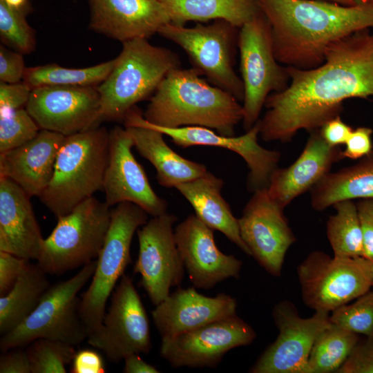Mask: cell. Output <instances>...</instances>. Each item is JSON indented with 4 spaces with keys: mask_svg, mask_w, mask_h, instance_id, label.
Masks as SVG:
<instances>
[{
    "mask_svg": "<svg viewBox=\"0 0 373 373\" xmlns=\"http://www.w3.org/2000/svg\"><path fill=\"white\" fill-rule=\"evenodd\" d=\"M286 70L289 85L267 97L260 119L265 142H289L300 130H318L338 116L345 99L373 96V29L331 44L324 62L316 68Z\"/></svg>",
    "mask_w": 373,
    "mask_h": 373,
    "instance_id": "6da1fadb",
    "label": "cell"
},
{
    "mask_svg": "<svg viewBox=\"0 0 373 373\" xmlns=\"http://www.w3.org/2000/svg\"><path fill=\"white\" fill-rule=\"evenodd\" d=\"M271 28L276 60L303 70L324 62L333 42L373 29V0L345 6L322 0H258Z\"/></svg>",
    "mask_w": 373,
    "mask_h": 373,
    "instance_id": "7a4b0ae2",
    "label": "cell"
},
{
    "mask_svg": "<svg viewBox=\"0 0 373 373\" xmlns=\"http://www.w3.org/2000/svg\"><path fill=\"white\" fill-rule=\"evenodd\" d=\"M201 75L193 67L171 70L151 97L144 118L160 127L204 126L234 136L235 127L243 119L242 105Z\"/></svg>",
    "mask_w": 373,
    "mask_h": 373,
    "instance_id": "3957f363",
    "label": "cell"
},
{
    "mask_svg": "<svg viewBox=\"0 0 373 373\" xmlns=\"http://www.w3.org/2000/svg\"><path fill=\"white\" fill-rule=\"evenodd\" d=\"M108 149L109 131L104 127L65 137L52 178L39 197L57 218L103 189Z\"/></svg>",
    "mask_w": 373,
    "mask_h": 373,
    "instance_id": "277c9868",
    "label": "cell"
},
{
    "mask_svg": "<svg viewBox=\"0 0 373 373\" xmlns=\"http://www.w3.org/2000/svg\"><path fill=\"white\" fill-rule=\"evenodd\" d=\"M172 50L137 38L122 43L108 77L97 86L100 95V122L122 121L138 102L153 95L165 76L180 68Z\"/></svg>",
    "mask_w": 373,
    "mask_h": 373,
    "instance_id": "5b68a950",
    "label": "cell"
},
{
    "mask_svg": "<svg viewBox=\"0 0 373 373\" xmlns=\"http://www.w3.org/2000/svg\"><path fill=\"white\" fill-rule=\"evenodd\" d=\"M96 260L84 265L72 278L50 286L35 310L17 327L1 335L0 350L24 347L38 338L77 345L88 336L79 314L78 292L92 278Z\"/></svg>",
    "mask_w": 373,
    "mask_h": 373,
    "instance_id": "8992f818",
    "label": "cell"
},
{
    "mask_svg": "<svg viewBox=\"0 0 373 373\" xmlns=\"http://www.w3.org/2000/svg\"><path fill=\"white\" fill-rule=\"evenodd\" d=\"M111 218L106 202L93 196L57 218L44 240L37 264L48 274H61L96 259L103 247Z\"/></svg>",
    "mask_w": 373,
    "mask_h": 373,
    "instance_id": "52a82bcc",
    "label": "cell"
},
{
    "mask_svg": "<svg viewBox=\"0 0 373 373\" xmlns=\"http://www.w3.org/2000/svg\"><path fill=\"white\" fill-rule=\"evenodd\" d=\"M148 216L143 209L130 202H120L111 210L110 226L96 260L91 283L79 305V314L88 335L103 321L107 300L131 262L133 235L147 222Z\"/></svg>",
    "mask_w": 373,
    "mask_h": 373,
    "instance_id": "ba28073f",
    "label": "cell"
},
{
    "mask_svg": "<svg viewBox=\"0 0 373 373\" xmlns=\"http://www.w3.org/2000/svg\"><path fill=\"white\" fill-rule=\"evenodd\" d=\"M237 28L225 20L217 19L210 24L198 23L189 28L169 23L157 34L180 46L193 67L209 83L240 102L244 99V86L233 68L239 33Z\"/></svg>",
    "mask_w": 373,
    "mask_h": 373,
    "instance_id": "9c48e42d",
    "label": "cell"
},
{
    "mask_svg": "<svg viewBox=\"0 0 373 373\" xmlns=\"http://www.w3.org/2000/svg\"><path fill=\"white\" fill-rule=\"evenodd\" d=\"M238 46L244 86L242 122L247 131L259 119L270 93L285 90L290 78L275 57L271 26L262 11L240 28Z\"/></svg>",
    "mask_w": 373,
    "mask_h": 373,
    "instance_id": "30bf717a",
    "label": "cell"
},
{
    "mask_svg": "<svg viewBox=\"0 0 373 373\" xmlns=\"http://www.w3.org/2000/svg\"><path fill=\"white\" fill-rule=\"evenodd\" d=\"M302 298L315 312H332L372 287V262L311 252L297 267Z\"/></svg>",
    "mask_w": 373,
    "mask_h": 373,
    "instance_id": "8fae6325",
    "label": "cell"
},
{
    "mask_svg": "<svg viewBox=\"0 0 373 373\" xmlns=\"http://www.w3.org/2000/svg\"><path fill=\"white\" fill-rule=\"evenodd\" d=\"M108 360L119 363L131 354H147L152 347L149 318L132 278L123 275L114 289L100 326L87 338Z\"/></svg>",
    "mask_w": 373,
    "mask_h": 373,
    "instance_id": "7c38bea8",
    "label": "cell"
},
{
    "mask_svg": "<svg viewBox=\"0 0 373 373\" xmlns=\"http://www.w3.org/2000/svg\"><path fill=\"white\" fill-rule=\"evenodd\" d=\"M125 128L146 126L161 131L170 137L174 144L188 148L193 146L221 147L238 154L245 161L249 169L247 188L250 191L267 188L270 177L278 168L280 153L266 149L258 142L260 135V119L244 135L238 137L225 136L204 126L164 128L149 123L136 107L126 114Z\"/></svg>",
    "mask_w": 373,
    "mask_h": 373,
    "instance_id": "4fadbf2b",
    "label": "cell"
},
{
    "mask_svg": "<svg viewBox=\"0 0 373 373\" xmlns=\"http://www.w3.org/2000/svg\"><path fill=\"white\" fill-rule=\"evenodd\" d=\"M279 334L250 368L252 373H308L309 357L320 333L330 324L329 313L302 318L291 302L283 300L272 312Z\"/></svg>",
    "mask_w": 373,
    "mask_h": 373,
    "instance_id": "5bb4252c",
    "label": "cell"
},
{
    "mask_svg": "<svg viewBox=\"0 0 373 373\" xmlns=\"http://www.w3.org/2000/svg\"><path fill=\"white\" fill-rule=\"evenodd\" d=\"M177 217L166 212L153 216L137 230L139 254L134 273L151 301L157 305L182 281L184 267L174 238Z\"/></svg>",
    "mask_w": 373,
    "mask_h": 373,
    "instance_id": "9a60e30c",
    "label": "cell"
},
{
    "mask_svg": "<svg viewBox=\"0 0 373 373\" xmlns=\"http://www.w3.org/2000/svg\"><path fill=\"white\" fill-rule=\"evenodd\" d=\"M254 329L236 314L162 338L161 356L173 367H216L229 350L251 344Z\"/></svg>",
    "mask_w": 373,
    "mask_h": 373,
    "instance_id": "2e32d148",
    "label": "cell"
},
{
    "mask_svg": "<svg viewBox=\"0 0 373 373\" xmlns=\"http://www.w3.org/2000/svg\"><path fill=\"white\" fill-rule=\"evenodd\" d=\"M238 218L240 236L251 256L273 276H280L285 254L296 239L283 213V208L258 189Z\"/></svg>",
    "mask_w": 373,
    "mask_h": 373,
    "instance_id": "e0dca14e",
    "label": "cell"
},
{
    "mask_svg": "<svg viewBox=\"0 0 373 373\" xmlns=\"http://www.w3.org/2000/svg\"><path fill=\"white\" fill-rule=\"evenodd\" d=\"M40 129L73 135L100 123L97 86H42L32 89L25 107Z\"/></svg>",
    "mask_w": 373,
    "mask_h": 373,
    "instance_id": "ac0fdd59",
    "label": "cell"
},
{
    "mask_svg": "<svg viewBox=\"0 0 373 373\" xmlns=\"http://www.w3.org/2000/svg\"><path fill=\"white\" fill-rule=\"evenodd\" d=\"M133 146L126 128L115 126L109 131L108 159L102 189L105 202L110 207L130 202L152 216L164 213L167 202L152 189L143 167L131 151Z\"/></svg>",
    "mask_w": 373,
    "mask_h": 373,
    "instance_id": "d6986e66",
    "label": "cell"
},
{
    "mask_svg": "<svg viewBox=\"0 0 373 373\" xmlns=\"http://www.w3.org/2000/svg\"><path fill=\"white\" fill-rule=\"evenodd\" d=\"M213 231L195 214L189 215L174 229L184 269L197 288L209 289L225 279L240 277L242 262L220 251Z\"/></svg>",
    "mask_w": 373,
    "mask_h": 373,
    "instance_id": "ffe728a7",
    "label": "cell"
},
{
    "mask_svg": "<svg viewBox=\"0 0 373 373\" xmlns=\"http://www.w3.org/2000/svg\"><path fill=\"white\" fill-rule=\"evenodd\" d=\"M88 5L90 28L122 43L148 39L171 22L160 0H88Z\"/></svg>",
    "mask_w": 373,
    "mask_h": 373,
    "instance_id": "44dd1931",
    "label": "cell"
},
{
    "mask_svg": "<svg viewBox=\"0 0 373 373\" xmlns=\"http://www.w3.org/2000/svg\"><path fill=\"white\" fill-rule=\"evenodd\" d=\"M236 300L221 293L206 296L194 287L178 288L152 311L162 338H169L236 314Z\"/></svg>",
    "mask_w": 373,
    "mask_h": 373,
    "instance_id": "7402d4cb",
    "label": "cell"
},
{
    "mask_svg": "<svg viewBox=\"0 0 373 373\" xmlns=\"http://www.w3.org/2000/svg\"><path fill=\"white\" fill-rule=\"evenodd\" d=\"M344 157L338 146L325 142L319 129L310 132L303 151L287 168H277L271 174L267 191L283 209L296 198L316 184L333 164Z\"/></svg>",
    "mask_w": 373,
    "mask_h": 373,
    "instance_id": "603a6c76",
    "label": "cell"
},
{
    "mask_svg": "<svg viewBox=\"0 0 373 373\" xmlns=\"http://www.w3.org/2000/svg\"><path fill=\"white\" fill-rule=\"evenodd\" d=\"M65 137L41 129L28 142L1 153L0 177L15 182L30 198H39L52 178L57 156Z\"/></svg>",
    "mask_w": 373,
    "mask_h": 373,
    "instance_id": "cb8c5ba5",
    "label": "cell"
},
{
    "mask_svg": "<svg viewBox=\"0 0 373 373\" xmlns=\"http://www.w3.org/2000/svg\"><path fill=\"white\" fill-rule=\"evenodd\" d=\"M30 197L13 180L0 177V251L37 260L44 238Z\"/></svg>",
    "mask_w": 373,
    "mask_h": 373,
    "instance_id": "d4e9b609",
    "label": "cell"
},
{
    "mask_svg": "<svg viewBox=\"0 0 373 373\" xmlns=\"http://www.w3.org/2000/svg\"><path fill=\"white\" fill-rule=\"evenodd\" d=\"M223 180L210 172L175 187L206 225L222 233L247 255L251 252L242 240L236 218L221 195Z\"/></svg>",
    "mask_w": 373,
    "mask_h": 373,
    "instance_id": "484cf974",
    "label": "cell"
},
{
    "mask_svg": "<svg viewBox=\"0 0 373 373\" xmlns=\"http://www.w3.org/2000/svg\"><path fill=\"white\" fill-rule=\"evenodd\" d=\"M126 129L140 155L155 167L161 186L175 188L208 172L204 164L187 160L172 150L161 131L146 126H131Z\"/></svg>",
    "mask_w": 373,
    "mask_h": 373,
    "instance_id": "4316f807",
    "label": "cell"
},
{
    "mask_svg": "<svg viewBox=\"0 0 373 373\" xmlns=\"http://www.w3.org/2000/svg\"><path fill=\"white\" fill-rule=\"evenodd\" d=\"M310 192L311 205L318 211L342 200L373 199V149L356 164L327 173Z\"/></svg>",
    "mask_w": 373,
    "mask_h": 373,
    "instance_id": "83f0119b",
    "label": "cell"
},
{
    "mask_svg": "<svg viewBox=\"0 0 373 373\" xmlns=\"http://www.w3.org/2000/svg\"><path fill=\"white\" fill-rule=\"evenodd\" d=\"M168 8L171 22L223 19L240 28L262 12L258 0H160Z\"/></svg>",
    "mask_w": 373,
    "mask_h": 373,
    "instance_id": "f1b7e54d",
    "label": "cell"
},
{
    "mask_svg": "<svg viewBox=\"0 0 373 373\" xmlns=\"http://www.w3.org/2000/svg\"><path fill=\"white\" fill-rule=\"evenodd\" d=\"M46 273L29 262L17 281L0 297V334L3 335L20 325L37 307L50 287Z\"/></svg>",
    "mask_w": 373,
    "mask_h": 373,
    "instance_id": "f546056e",
    "label": "cell"
},
{
    "mask_svg": "<svg viewBox=\"0 0 373 373\" xmlns=\"http://www.w3.org/2000/svg\"><path fill=\"white\" fill-rule=\"evenodd\" d=\"M359 340V334L331 323L313 345L308 373L337 372Z\"/></svg>",
    "mask_w": 373,
    "mask_h": 373,
    "instance_id": "4dcf8cb0",
    "label": "cell"
},
{
    "mask_svg": "<svg viewBox=\"0 0 373 373\" xmlns=\"http://www.w3.org/2000/svg\"><path fill=\"white\" fill-rule=\"evenodd\" d=\"M115 58L83 68H70L56 64L26 68L23 80L32 88L42 86H97L110 74Z\"/></svg>",
    "mask_w": 373,
    "mask_h": 373,
    "instance_id": "1f68e13d",
    "label": "cell"
},
{
    "mask_svg": "<svg viewBox=\"0 0 373 373\" xmlns=\"http://www.w3.org/2000/svg\"><path fill=\"white\" fill-rule=\"evenodd\" d=\"M333 207L336 213L327 222L326 233L334 256L364 257L363 234L356 204L352 200H346Z\"/></svg>",
    "mask_w": 373,
    "mask_h": 373,
    "instance_id": "d6a6232c",
    "label": "cell"
},
{
    "mask_svg": "<svg viewBox=\"0 0 373 373\" xmlns=\"http://www.w3.org/2000/svg\"><path fill=\"white\" fill-rule=\"evenodd\" d=\"M26 350L31 373H66L77 352L74 345L48 338L33 341Z\"/></svg>",
    "mask_w": 373,
    "mask_h": 373,
    "instance_id": "836d02e7",
    "label": "cell"
},
{
    "mask_svg": "<svg viewBox=\"0 0 373 373\" xmlns=\"http://www.w3.org/2000/svg\"><path fill=\"white\" fill-rule=\"evenodd\" d=\"M24 8L19 9L0 0L1 42L21 54L32 52L36 47L35 30L26 19Z\"/></svg>",
    "mask_w": 373,
    "mask_h": 373,
    "instance_id": "e575fe53",
    "label": "cell"
},
{
    "mask_svg": "<svg viewBox=\"0 0 373 373\" xmlns=\"http://www.w3.org/2000/svg\"><path fill=\"white\" fill-rule=\"evenodd\" d=\"M330 322L366 337L373 336V290L361 295L352 304H345L332 312Z\"/></svg>",
    "mask_w": 373,
    "mask_h": 373,
    "instance_id": "d590c367",
    "label": "cell"
},
{
    "mask_svg": "<svg viewBox=\"0 0 373 373\" xmlns=\"http://www.w3.org/2000/svg\"><path fill=\"white\" fill-rule=\"evenodd\" d=\"M39 129L26 108L0 113V153L31 140Z\"/></svg>",
    "mask_w": 373,
    "mask_h": 373,
    "instance_id": "8d00e7d4",
    "label": "cell"
},
{
    "mask_svg": "<svg viewBox=\"0 0 373 373\" xmlns=\"http://www.w3.org/2000/svg\"><path fill=\"white\" fill-rule=\"evenodd\" d=\"M337 373H373V336L358 341Z\"/></svg>",
    "mask_w": 373,
    "mask_h": 373,
    "instance_id": "74e56055",
    "label": "cell"
},
{
    "mask_svg": "<svg viewBox=\"0 0 373 373\" xmlns=\"http://www.w3.org/2000/svg\"><path fill=\"white\" fill-rule=\"evenodd\" d=\"M26 69L23 54L0 46V82L19 83L23 79Z\"/></svg>",
    "mask_w": 373,
    "mask_h": 373,
    "instance_id": "f35d334b",
    "label": "cell"
},
{
    "mask_svg": "<svg viewBox=\"0 0 373 373\" xmlns=\"http://www.w3.org/2000/svg\"><path fill=\"white\" fill-rule=\"evenodd\" d=\"M32 88L24 82L8 84L0 82V113L26 107Z\"/></svg>",
    "mask_w": 373,
    "mask_h": 373,
    "instance_id": "ab89813d",
    "label": "cell"
},
{
    "mask_svg": "<svg viewBox=\"0 0 373 373\" xmlns=\"http://www.w3.org/2000/svg\"><path fill=\"white\" fill-rule=\"evenodd\" d=\"M29 260L0 251V294L5 295L12 287Z\"/></svg>",
    "mask_w": 373,
    "mask_h": 373,
    "instance_id": "60d3db41",
    "label": "cell"
},
{
    "mask_svg": "<svg viewBox=\"0 0 373 373\" xmlns=\"http://www.w3.org/2000/svg\"><path fill=\"white\" fill-rule=\"evenodd\" d=\"M372 130L370 128L361 126L353 130L345 142V148L343 151V157L352 160L361 159L368 155L372 148Z\"/></svg>",
    "mask_w": 373,
    "mask_h": 373,
    "instance_id": "b9f144b4",
    "label": "cell"
},
{
    "mask_svg": "<svg viewBox=\"0 0 373 373\" xmlns=\"http://www.w3.org/2000/svg\"><path fill=\"white\" fill-rule=\"evenodd\" d=\"M356 205L363 234L364 257L373 262V199H361Z\"/></svg>",
    "mask_w": 373,
    "mask_h": 373,
    "instance_id": "7bdbcfd3",
    "label": "cell"
},
{
    "mask_svg": "<svg viewBox=\"0 0 373 373\" xmlns=\"http://www.w3.org/2000/svg\"><path fill=\"white\" fill-rule=\"evenodd\" d=\"M23 347L2 352L0 356L1 373H31L28 356Z\"/></svg>",
    "mask_w": 373,
    "mask_h": 373,
    "instance_id": "ee69618b",
    "label": "cell"
},
{
    "mask_svg": "<svg viewBox=\"0 0 373 373\" xmlns=\"http://www.w3.org/2000/svg\"><path fill=\"white\" fill-rule=\"evenodd\" d=\"M72 363L73 373H103L105 370L102 356L93 350L76 352Z\"/></svg>",
    "mask_w": 373,
    "mask_h": 373,
    "instance_id": "f6af8a7d",
    "label": "cell"
},
{
    "mask_svg": "<svg viewBox=\"0 0 373 373\" xmlns=\"http://www.w3.org/2000/svg\"><path fill=\"white\" fill-rule=\"evenodd\" d=\"M319 131L327 143L338 146L345 144L353 129L338 115L326 122Z\"/></svg>",
    "mask_w": 373,
    "mask_h": 373,
    "instance_id": "bcb514c9",
    "label": "cell"
},
{
    "mask_svg": "<svg viewBox=\"0 0 373 373\" xmlns=\"http://www.w3.org/2000/svg\"><path fill=\"white\" fill-rule=\"evenodd\" d=\"M125 373H157L160 371L153 365L145 362L138 354H131L124 359Z\"/></svg>",
    "mask_w": 373,
    "mask_h": 373,
    "instance_id": "7dc6e473",
    "label": "cell"
},
{
    "mask_svg": "<svg viewBox=\"0 0 373 373\" xmlns=\"http://www.w3.org/2000/svg\"><path fill=\"white\" fill-rule=\"evenodd\" d=\"M345 6H355L362 4L367 0H326Z\"/></svg>",
    "mask_w": 373,
    "mask_h": 373,
    "instance_id": "c3c4849f",
    "label": "cell"
},
{
    "mask_svg": "<svg viewBox=\"0 0 373 373\" xmlns=\"http://www.w3.org/2000/svg\"><path fill=\"white\" fill-rule=\"evenodd\" d=\"M6 2L9 4L10 6L21 9L26 8V4L27 3V0H5Z\"/></svg>",
    "mask_w": 373,
    "mask_h": 373,
    "instance_id": "681fc988",
    "label": "cell"
},
{
    "mask_svg": "<svg viewBox=\"0 0 373 373\" xmlns=\"http://www.w3.org/2000/svg\"><path fill=\"white\" fill-rule=\"evenodd\" d=\"M372 284L373 287V262H372Z\"/></svg>",
    "mask_w": 373,
    "mask_h": 373,
    "instance_id": "f907efd6",
    "label": "cell"
}]
</instances>
